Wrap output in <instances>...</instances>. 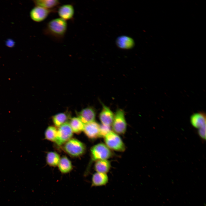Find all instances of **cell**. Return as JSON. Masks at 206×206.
<instances>
[{"label":"cell","mask_w":206,"mask_h":206,"mask_svg":"<svg viewBox=\"0 0 206 206\" xmlns=\"http://www.w3.org/2000/svg\"><path fill=\"white\" fill-rule=\"evenodd\" d=\"M108 181V177L107 174L96 172L92 175L91 185L92 187L105 186Z\"/></svg>","instance_id":"13"},{"label":"cell","mask_w":206,"mask_h":206,"mask_svg":"<svg viewBox=\"0 0 206 206\" xmlns=\"http://www.w3.org/2000/svg\"><path fill=\"white\" fill-rule=\"evenodd\" d=\"M197 133L199 137L203 141L206 140V126L199 129Z\"/></svg>","instance_id":"21"},{"label":"cell","mask_w":206,"mask_h":206,"mask_svg":"<svg viewBox=\"0 0 206 206\" xmlns=\"http://www.w3.org/2000/svg\"><path fill=\"white\" fill-rule=\"evenodd\" d=\"M111 163L107 159L102 160L96 161L94 169L97 172L107 174L110 169Z\"/></svg>","instance_id":"16"},{"label":"cell","mask_w":206,"mask_h":206,"mask_svg":"<svg viewBox=\"0 0 206 206\" xmlns=\"http://www.w3.org/2000/svg\"><path fill=\"white\" fill-rule=\"evenodd\" d=\"M102 108L99 115V119L102 125L108 127L112 125L114 114L107 106L102 103Z\"/></svg>","instance_id":"10"},{"label":"cell","mask_w":206,"mask_h":206,"mask_svg":"<svg viewBox=\"0 0 206 206\" xmlns=\"http://www.w3.org/2000/svg\"><path fill=\"white\" fill-rule=\"evenodd\" d=\"M68 28L67 21L60 18L53 19L48 21L43 30V34L53 41H62L64 38Z\"/></svg>","instance_id":"1"},{"label":"cell","mask_w":206,"mask_h":206,"mask_svg":"<svg viewBox=\"0 0 206 206\" xmlns=\"http://www.w3.org/2000/svg\"><path fill=\"white\" fill-rule=\"evenodd\" d=\"M83 131L90 139L100 137V125L95 121L85 124Z\"/></svg>","instance_id":"8"},{"label":"cell","mask_w":206,"mask_h":206,"mask_svg":"<svg viewBox=\"0 0 206 206\" xmlns=\"http://www.w3.org/2000/svg\"><path fill=\"white\" fill-rule=\"evenodd\" d=\"M68 123L73 132L78 134L83 131L85 124L78 118H71Z\"/></svg>","instance_id":"18"},{"label":"cell","mask_w":206,"mask_h":206,"mask_svg":"<svg viewBox=\"0 0 206 206\" xmlns=\"http://www.w3.org/2000/svg\"><path fill=\"white\" fill-rule=\"evenodd\" d=\"M112 126L113 131L117 134H122L125 133L127 123L124 110L121 109L117 110L114 114Z\"/></svg>","instance_id":"5"},{"label":"cell","mask_w":206,"mask_h":206,"mask_svg":"<svg viewBox=\"0 0 206 206\" xmlns=\"http://www.w3.org/2000/svg\"><path fill=\"white\" fill-rule=\"evenodd\" d=\"M60 18L65 20L73 19L75 13L74 7L72 4H66L60 5L57 9Z\"/></svg>","instance_id":"11"},{"label":"cell","mask_w":206,"mask_h":206,"mask_svg":"<svg viewBox=\"0 0 206 206\" xmlns=\"http://www.w3.org/2000/svg\"><path fill=\"white\" fill-rule=\"evenodd\" d=\"M60 159L59 155L55 152H48L46 157L47 164L49 166L53 167H55L58 165Z\"/></svg>","instance_id":"19"},{"label":"cell","mask_w":206,"mask_h":206,"mask_svg":"<svg viewBox=\"0 0 206 206\" xmlns=\"http://www.w3.org/2000/svg\"><path fill=\"white\" fill-rule=\"evenodd\" d=\"M91 161L84 173L86 176L89 174L90 165L92 162L107 159L111 157L113 153L105 144L100 143L94 145L90 149Z\"/></svg>","instance_id":"2"},{"label":"cell","mask_w":206,"mask_h":206,"mask_svg":"<svg viewBox=\"0 0 206 206\" xmlns=\"http://www.w3.org/2000/svg\"><path fill=\"white\" fill-rule=\"evenodd\" d=\"M58 130L57 137L55 142L58 146L64 144L73 136V132L68 122L61 126Z\"/></svg>","instance_id":"6"},{"label":"cell","mask_w":206,"mask_h":206,"mask_svg":"<svg viewBox=\"0 0 206 206\" xmlns=\"http://www.w3.org/2000/svg\"><path fill=\"white\" fill-rule=\"evenodd\" d=\"M190 122L193 126L198 129L206 126V114L200 112L193 114L190 117Z\"/></svg>","instance_id":"12"},{"label":"cell","mask_w":206,"mask_h":206,"mask_svg":"<svg viewBox=\"0 0 206 206\" xmlns=\"http://www.w3.org/2000/svg\"><path fill=\"white\" fill-rule=\"evenodd\" d=\"M58 166L60 171L63 174L68 173L72 169L71 161L66 156L60 158Z\"/></svg>","instance_id":"17"},{"label":"cell","mask_w":206,"mask_h":206,"mask_svg":"<svg viewBox=\"0 0 206 206\" xmlns=\"http://www.w3.org/2000/svg\"><path fill=\"white\" fill-rule=\"evenodd\" d=\"M6 45L9 47H12L14 45V41L11 39L7 40L6 41Z\"/></svg>","instance_id":"22"},{"label":"cell","mask_w":206,"mask_h":206,"mask_svg":"<svg viewBox=\"0 0 206 206\" xmlns=\"http://www.w3.org/2000/svg\"><path fill=\"white\" fill-rule=\"evenodd\" d=\"M63 149L70 156L78 157L84 153L86 148L83 142L78 139L72 138L64 144Z\"/></svg>","instance_id":"3"},{"label":"cell","mask_w":206,"mask_h":206,"mask_svg":"<svg viewBox=\"0 0 206 206\" xmlns=\"http://www.w3.org/2000/svg\"><path fill=\"white\" fill-rule=\"evenodd\" d=\"M58 129L53 126H50L46 130L45 133V139L52 142H55L58 136Z\"/></svg>","instance_id":"20"},{"label":"cell","mask_w":206,"mask_h":206,"mask_svg":"<svg viewBox=\"0 0 206 206\" xmlns=\"http://www.w3.org/2000/svg\"><path fill=\"white\" fill-rule=\"evenodd\" d=\"M71 115L68 112L58 113L52 117L53 122L55 125L59 127L64 124L68 122L71 119Z\"/></svg>","instance_id":"15"},{"label":"cell","mask_w":206,"mask_h":206,"mask_svg":"<svg viewBox=\"0 0 206 206\" xmlns=\"http://www.w3.org/2000/svg\"><path fill=\"white\" fill-rule=\"evenodd\" d=\"M33 1L36 6L49 10H56L61 4L58 0H36Z\"/></svg>","instance_id":"14"},{"label":"cell","mask_w":206,"mask_h":206,"mask_svg":"<svg viewBox=\"0 0 206 206\" xmlns=\"http://www.w3.org/2000/svg\"><path fill=\"white\" fill-rule=\"evenodd\" d=\"M106 146L110 150L123 152L125 146L120 136L115 132L110 130L104 137Z\"/></svg>","instance_id":"4"},{"label":"cell","mask_w":206,"mask_h":206,"mask_svg":"<svg viewBox=\"0 0 206 206\" xmlns=\"http://www.w3.org/2000/svg\"><path fill=\"white\" fill-rule=\"evenodd\" d=\"M78 118L84 124L95 121L96 112L94 108L89 106L77 112Z\"/></svg>","instance_id":"9"},{"label":"cell","mask_w":206,"mask_h":206,"mask_svg":"<svg viewBox=\"0 0 206 206\" xmlns=\"http://www.w3.org/2000/svg\"><path fill=\"white\" fill-rule=\"evenodd\" d=\"M56 11V10H49L35 6L31 10L30 16L33 21L40 22L45 20L51 13Z\"/></svg>","instance_id":"7"}]
</instances>
